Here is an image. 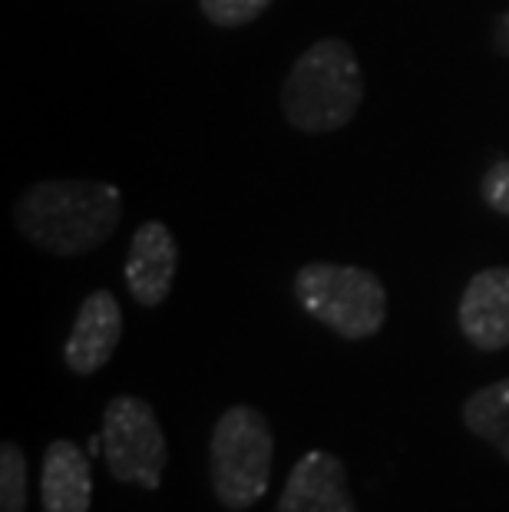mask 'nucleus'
<instances>
[{"label":"nucleus","mask_w":509,"mask_h":512,"mask_svg":"<svg viewBox=\"0 0 509 512\" xmlns=\"http://www.w3.org/2000/svg\"><path fill=\"white\" fill-rule=\"evenodd\" d=\"M123 222V192L106 179H43L14 202V228L57 258L103 248Z\"/></svg>","instance_id":"nucleus-1"},{"label":"nucleus","mask_w":509,"mask_h":512,"mask_svg":"<svg viewBox=\"0 0 509 512\" xmlns=\"http://www.w3.org/2000/svg\"><path fill=\"white\" fill-rule=\"evenodd\" d=\"M364 103V67L348 40H314L281 83V113L298 133H341Z\"/></svg>","instance_id":"nucleus-2"},{"label":"nucleus","mask_w":509,"mask_h":512,"mask_svg":"<svg viewBox=\"0 0 509 512\" xmlns=\"http://www.w3.org/2000/svg\"><path fill=\"white\" fill-rule=\"evenodd\" d=\"M275 463V430L252 403L219 413L209 437V483L215 503L242 512L268 493Z\"/></svg>","instance_id":"nucleus-3"},{"label":"nucleus","mask_w":509,"mask_h":512,"mask_svg":"<svg viewBox=\"0 0 509 512\" xmlns=\"http://www.w3.org/2000/svg\"><path fill=\"white\" fill-rule=\"evenodd\" d=\"M291 291L311 321L344 341H367L384 331L387 288L371 268L308 261L298 268Z\"/></svg>","instance_id":"nucleus-4"},{"label":"nucleus","mask_w":509,"mask_h":512,"mask_svg":"<svg viewBox=\"0 0 509 512\" xmlns=\"http://www.w3.org/2000/svg\"><path fill=\"white\" fill-rule=\"evenodd\" d=\"M103 460L123 486L159 489L169 466V440L153 403L133 394H119L103 410Z\"/></svg>","instance_id":"nucleus-5"},{"label":"nucleus","mask_w":509,"mask_h":512,"mask_svg":"<svg viewBox=\"0 0 509 512\" xmlns=\"http://www.w3.org/2000/svg\"><path fill=\"white\" fill-rule=\"evenodd\" d=\"M275 512H361L341 456L328 450H308L291 466Z\"/></svg>","instance_id":"nucleus-6"},{"label":"nucleus","mask_w":509,"mask_h":512,"mask_svg":"<svg viewBox=\"0 0 509 512\" xmlns=\"http://www.w3.org/2000/svg\"><path fill=\"white\" fill-rule=\"evenodd\" d=\"M119 337H123V308L110 288H96L83 298L67 344H63V364L70 374L93 377L113 361Z\"/></svg>","instance_id":"nucleus-7"},{"label":"nucleus","mask_w":509,"mask_h":512,"mask_svg":"<svg viewBox=\"0 0 509 512\" xmlns=\"http://www.w3.org/2000/svg\"><path fill=\"white\" fill-rule=\"evenodd\" d=\"M179 271V242L166 222H143L126 252V291L139 308H159Z\"/></svg>","instance_id":"nucleus-8"},{"label":"nucleus","mask_w":509,"mask_h":512,"mask_svg":"<svg viewBox=\"0 0 509 512\" xmlns=\"http://www.w3.org/2000/svg\"><path fill=\"white\" fill-rule=\"evenodd\" d=\"M460 334L483 354L509 347V265L483 268L467 281L457 304Z\"/></svg>","instance_id":"nucleus-9"},{"label":"nucleus","mask_w":509,"mask_h":512,"mask_svg":"<svg viewBox=\"0 0 509 512\" xmlns=\"http://www.w3.org/2000/svg\"><path fill=\"white\" fill-rule=\"evenodd\" d=\"M93 470L90 456L73 440H53L40 463V506L43 512H90Z\"/></svg>","instance_id":"nucleus-10"},{"label":"nucleus","mask_w":509,"mask_h":512,"mask_svg":"<svg viewBox=\"0 0 509 512\" xmlns=\"http://www.w3.org/2000/svg\"><path fill=\"white\" fill-rule=\"evenodd\" d=\"M460 420L476 440L493 446L509 463V377L493 380L463 400Z\"/></svg>","instance_id":"nucleus-11"},{"label":"nucleus","mask_w":509,"mask_h":512,"mask_svg":"<svg viewBox=\"0 0 509 512\" xmlns=\"http://www.w3.org/2000/svg\"><path fill=\"white\" fill-rule=\"evenodd\" d=\"M30 470L24 450L7 440L0 446V512H27Z\"/></svg>","instance_id":"nucleus-12"},{"label":"nucleus","mask_w":509,"mask_h":512,"mask_svg":"<svg viewBox=\"0 0 509 512\" xmlns=\"http://www.w3.org/2000/svg\"><path fill=\"white\" fill-rule=\"evenodd\" d=\"M275 0H199L202 17L215 27H245L272 7Z\"/></svg>","instance_id":"nucleus-13"},{"label":"nucleus","mask_w":509,"mask_h":512,"mask_svg":"<svg viewBox=\"0 0 509 512\" xmlns=\"http://www.w3.org/2000/svg\"><path fill=\"white\" fill-rule=\"evenodd\" d=\"M480 195L496 215H506L509 219V159L493 162V166L483 172Z\"/></svg>","instance_id":"nucleus-14"},{"label":"nucleus","mask_w":509,"mask_h":512,"mask_svg":"<svg viewBox=\"0 0 509 512\" xmlns=\"http://www.w3.org/2000/svg\"><path fill=\"white\" fill-rule=\"evenodd\" d=\"M493 43H496V50H500L503 57H509V10H506V14H503L500 20H496Z\"/></svg>","instance_id":"nucleus-15"}]
</instances>
